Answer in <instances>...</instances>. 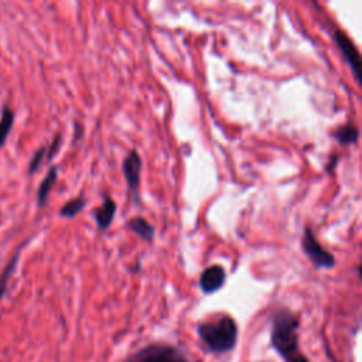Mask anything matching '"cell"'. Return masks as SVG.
Here are the masks:
<instances>
[{
  "label": "cell",
  "mask_w": 362,
  "mask_h": 362,
  "mask_svg": "<svg viewBox=\"0 0 362 362\" xmlns=\"http://www.w3.org/2000/svg\"><path fill=\"white\" fill-rule=\"evenodd\" d=\"M298 318L287 310H280L273 318L272 344L286 362H292L302 355L298 348Z\"/></svg>",
  "instance_id": "1"
},
{
  "label": "cell",
  "mask_w": 362,
  "mask_h": 362,
  "mask_svg": "<svg viewBox=\"0 0 362 362\" xmlns=\"http://www.w3.org/2000/svg\"><path fill=\"white\" fill-rule=\"evenodd\" d=\"M198 333L204 343L216 352L232 350L238 338V327L231 317H223L216 322L202 324Z\"/></svg>",
  "instance_id": "2"
},
{
  "label": "cell",
  "mask_w": 362,
  "mask_h": 362,
  "mask_svg": "<svg viewBox=\"0 0 362 362\" xmlns=\"http://www.w3.org/2000/svg\"><path fill=\"white\" fill-rule=\"evenodd\" d=\"M302 246L311 264L317 269H331L336 266V258L331 252L325 250L316 239L313 230L306 228L302 238Z\"/></svg>",
  "instance_id": "3"
},
{
  "label": "cell",
  "mask_w": 362,
  "mask_h": 362,
  "mask_svg": "<svg viewBox=\"0 0 362 362\" xmlns=\"http://www.w3.org/2000/svg\"><path fill=\"white\" fill-rule=\"evenodd\" d=\"M141 157L136 149L130 150L126 159L122 163V170L126 178V183L135 200L139 201V190H140V175H141Z\"/></svg>",
  "instance_id": "4"
},
{
  "label": "cell",
  "mask_w": 362,
  "mask_h": 362,
  "mask_svg": "<svg viewBox=\"0 0 362 362\" xmlns=\"http://www.w3.org/2000/svg\"><path fill=\"white\" fill-rule=\"evenodd\" d=\"M225 280H227L225 269L221 265H212L204 269V272L201 273L200 287L204 293L211 295L214 292H218L225 284Z\"/></svg>",
  "instance_id": "5"
},
{
  "label": "cell",
  "mask_w": 362,
  "mask_h": 362,
  "mask_svg": "<svg viewBox=\"0 0 362 362\" xmlns=\"http://www.w3.org/2000/svg\"><path fill=\"white\" fill-rule=\"evenodd\" d=\"M334 40H336L338 49L341 50V53H343V55H344L347 64L351 67L355 78L359 81V80H361V74H359L361 60H359V54H358L355 46L352 44V42L347 37V35H345L343 31H340V30H337V31L334 33Z\"/></svg>",
  "instance_id": "6"
},
{
  "label": "cell",
  "mask_w": 362,
  "mask_h": 362,
  "mask_svg": "<svg viewBox=\"0 0 362 362\" xmlns=\"http://www.w3.org/2000/svg\"><path fill=\"white\" fill-rule=\"evenodd\" d=\"M115 214H117V202L111 197L105 196L102 205L98 209H95V215H94L98 228L101 231H106L110 228L111 224L114 223Z\"/></svg>",
  "instance_id": "7"
},
{
  "label": "cell",
  "mask_w": 362,
  "mask_h": 362,
  "mask_svg": "<svg viewBox=\"0 0 362 362\" xmlns=\"http://www.w3.org/2000/svg\"><path fill=\"white\" fill-rule=\"evenodd\" d=\"M128 228L135 232L136 235H139L141 239L152 242L155 235H156V230L152 227V224H149L146 220L141 218V216H136V218H132L128 223Z\"/></svg>",
  "instance_id": "8"
},
{
  "label": "cell",
  "mask_w": 362,
  "mask_h": 362,
  "mask_svg": "<svg viewBox=\"0 0 362 362\" xmlns=\"http://www.w3.org/2000/svg\"><path fill=\"white\" fill-rule=\"evenodd\" d=\"M333 137L343 144V146H350V144H355L359 139V129L352 125V123H347L341 128H338L334 133Z\"/></svg>",
  "instance_id": "9"
},
{
  "label": "cell",
  "mask_w": 362,
  "mask_h": 362,
  "mask_svg": "<svg viewBox=\"0 0 362 362\" xmlns=\"http://www.w3.org/2000/svg\"><path fill=\"white\" fill-rule=\"evenodd\" d=\"M57 175H58L57 169L53 167V169L50 170V173L47 174V177L44 178L43 183H42L40 190H39V202H40V205H44V204H46L47 197H49V194H50L53 186L55 184V181H57Z\"/></svg>",
  "instance_id": "10"
},
{
  "label": "cell",
  "mask_w": 362,
  "mask_h": 362,
  "mask_svg": "<svg viewBox=\"0 0 362 362\" xmlns=\"http://www.w3.org/2000/svg\"><path fill=\"white\" fill-rule=\"evenodd\" d=\"M87 204V200L84 197H78V198H74L68 201L62 208H61V215L62 216H67V218H74V216L81 212L84 209Z\"/></svg>",
  "instance_id": "11"
},
{
  "label": "cell",
  "mask_w": 362,
  "mask_h": 362,
  "mask_svg": "<svg viewBox=\"0 0 362 362\" xmlns=\"http://www.w3.org/2000/svg\"><path fill=\"white\" fill-rule=\"evenodd\" d=\"M12 123H13V114L9 110H6L3 112L2 121H0V146L5 143L6 136L12 128Z\"/></svg>",
  "instance_id": "12"
},
{
  "label": "cell",
  "mask_w": 362,
  "mask_h": 362,
  "mask_svg": "<svg viewBox=\"0 0 362 362\" xmlns=\"http://www.w3.org/2000/svg\"><path fill=\"white\" fill-rule=\"evenodd\" d=\"M144 362H175V356L171 352V350L163 348V350H159L157 354L149 356Z\"/></svg>",
  "instance_id": "13"
},
{
  "label": "cell",
  "mask_w": 362,
  "mask_h": 362,
  "mask_svg": "<svg viewBox=\"0 0 362 362\" xmlns=\"http://www.w3.org/2000/svg\"><path fill=\"white\" fill-rule=\"evenodd\" d=\"M44 155H46V149H42L37 155L34 156V159H33V162H31V167H30V170H31V173L33 171H35L37 170V167L40 166V163L43 162V159H44Z\"/></svg>",
  "instance_id": "14"
}]
</instances>
